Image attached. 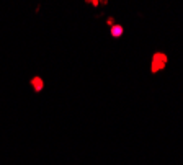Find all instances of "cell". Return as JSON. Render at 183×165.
<instances>
[{
    "label": "cell",
    "mask_w": 183,
    "mask_h": 165,
    "mask_svg": "<svg viewBox=\"0 0 183 165\" xmlns=\"http://www.w3.org/2000/svg\"><path fill=\"white\" fill-rule=\"evenodd\" d=\"M165 60H167V57H165L163 54H160V56L157 54L155 57H154V66H152V69H154V72H157V69L160 70V69H162V67L165 66Z\"/></svg>",
    "instance_id": "1"
},
{
    "label": "cell",
    "mask_w": 183,
    "mask_h": 165,
    "mask_svg": "<svg viewBox=\"0 0 183 165\" xmlns=\"http://www.w3.org/2000/svg\"><path fill=\"white\" fill-rule=\"evenodd\" d=\"M31 85H33V88H34V92H41V90L44 88V82H43L41 77H33Z\"/></svg>",
    "instance_id": "2"
},
{
    "label": "cell",
    "mask_w": 183,
    "mask_h": 165,
    "mask_svg": "<svg viewBox=\"0 0 183 165\" xmlns=\"http://www.w3.org/2000/svg\"><path fill=\"white\" fill-rule=\"evenodd\" d=\"M121 33H123L121 26H115V28H113V31H111V34H113V36H121Z\"/></svg>",
    "instance_id": "3"
}]
</instances>
